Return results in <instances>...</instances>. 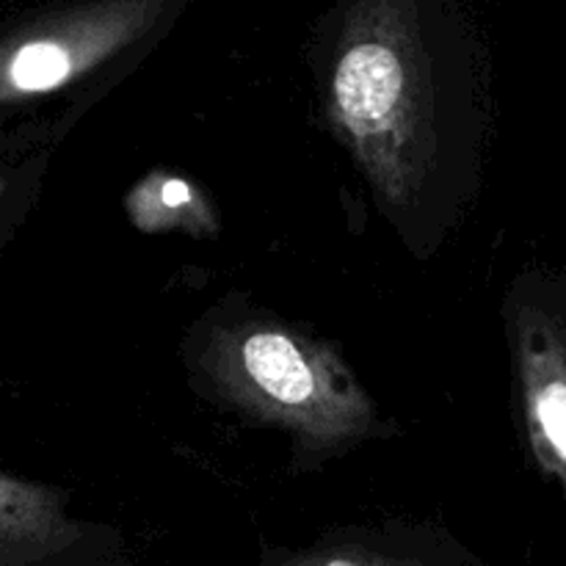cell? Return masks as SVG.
I'll return each mask as SVG.
<instances>
[{
  "label": "cell",
  "instance_id": "obj_1",
  "mask_svg": "<svg viewBox=\"0 0 566 566\" xmlns=\"http://www.w3.org/2000/svg\"><path fill=\"white\" fill-rule=\"evenodd\" d=\"M213 357L216 379L230 396L310 446H348L374 423V409L348 370L296 332L280 326L230 332Z\"/></svg>",
  "mask_w": 566,
  "mask_h": 566
},
{
  "label": "cell",
  "instance_id": "obj_2",
  "mask_svg": "<svg viewBox=\"0 0 566 566\" xmlns=\"http://www.w3.org/2000/svg\"><path fill=\"white\" fill-rule=\"evenodd\" d=\"M420 103L418 50L403 28H368L346 44L332 77V105L370 171L390 188L403 180V155L418 147Z\"/></svg>",
  "mask_w": 566,
  "mask_h": 566
},
{
  "label": "cell",
  "instance_id": "obj_3",
  "mask_svg": "<svg viewBox=\"0 0 566 566\" xmlns=\"http://www.w3.org/2000/svg\"><path fill=\"white\" fill-rule=\"evenodd\" d=\"M147 14V6H103L64 22H48L0 53V97L53 92L75 81L136 36Z\"/></svg>",
  "mask_w": 566,
  "mask_h": 566
},
{
  "label": "cell",
  "instance_id": "obj_4",
  "mask_svg": "<svg viewBox=\"0 0 566 566\" xmlns=\"http://www.w3.org/2000/svg\"><path fill=\"white\" fill-rule=\"evenodd\" d=\"M520 368L534 451L566 490V321L542 318L525 332Z\"/></svg>",
  "mask_w": 566,
  "mask_h": 566
},
{
  "label": "cell",
  "instance_id": "obj_5",
  "mask_svg": "<svg viewBox=\"0 0 566 566\" xmlns=\"http://www.w3.org/2000/svg\"><path fill=\"white\" fill-rule=\"evenodd\" d=\"M72 536L75 528L53 490L0 475V566L59 551Z\"/></svg>",
  "mask_w": 566,
  "mask_h": 566
},
{
  "label": "cell",
  "instance_id": "obj_6",
  "mask_svg": "<svg viewBox=\"0 0 566 566\" xmlns=\"http://www.w3.org/2000/svg\"><path fill=\"white\" fill-rule=\"evenodd\" d=\"M282 566H434L426 562H412V558H396L381 556L374 551H326V553H310V556L293 558V562Z\"/></svg>",
  "mask_w": 566,
  "mask_h": 566
},
{
  "label": "cell",
  "instance_id": "obj_7",
  "mask_svg": "<svg viewBox=\"0 0 566 566\" xmlns=\"http://www.w3.org/2000/svg\"><path fill=\"white\" fill-rule=\"evenodd\" d=\"M155 202L164 205L166 210H169V216L166 219H177V213L180 210H188L193 208V202H197V193H193V188L188 186V182L182 180H164L158 186V191H155Z\"/></svg>",
  "mask_w": 566,
  "mask_h": 566
}]
</instances>
